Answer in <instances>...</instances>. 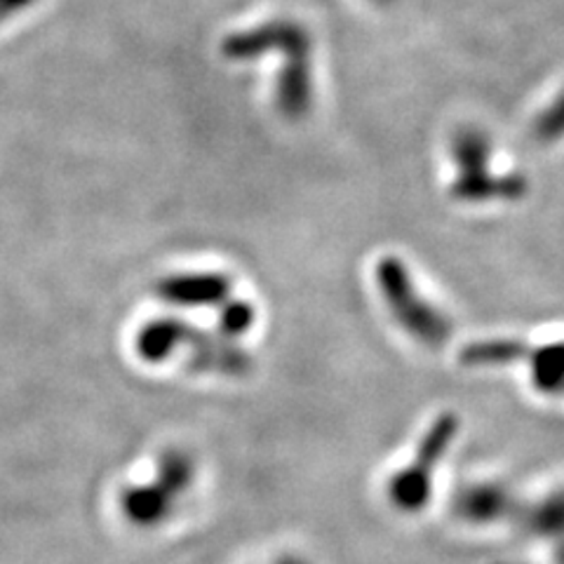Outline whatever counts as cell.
<instances>
[{
  "instance_id": "cell-12",
  "label": "cell",
  "mask_w": 564,
  "mask_h": 564,
  "mask_svg": "<svg viewBox=\"0 0 564 564\" xmlns=\"http://www.w3.org/2000/svg\"><path fill=\"white\" fill-rule=\"evenodd\" d=\"M252 323H254V308L250 304L231 302L226 306L221 325L228 334H234V337H236V334H242V332L250 329Z\"/></svg>"
},
{
  "instance_id": "cell-5",
  "label": "cell",
  "mask_w": 564,
  "mask_h": 564,
  "mask_svg": "<svg viewBox=\"0 0 564 564\" xmlns=\"http://www.w3.org/2000/svg\"><path fill=\"white\" fill-rule=\"evenodd\" d=\"M529 379L541 395L564 398V339L529 348Z\"/></svg>"
},
{
  "instance_id": "cell-9",
  "label": "cell",
  "mask_w": 564,
  "mask_h": 564,
  "mask_svg": "<svg viewBox=\"0 0 564 564\" xmlns=\"http://www.w3.org/2000/svg\"><path fill=\"white\" fill-rule=\"evenodd\" d=\"M449 155L458 174L489 170L491 163V139L478 128H464L454 132Z\"/></svg>"
},
{
  "instance_id": "cell-13",
  "label": "cell",
  "mask_w": 564,
  "mask_h": 564,
  "mask_svg": "<svg viewBox=\"0 0 564 564\" xmlns=\"http://www.w3.org/2000/svg\"><path fill=\"white\" fill-rule=\"evenodd\" d=\"M275 564H308L306 560H302V557H294V555H285V557H280Z\"/></svg>"
},
{
  "instance_id": "cell-6",
  "label": "cell",
  "mask_w": 564,
  "mask_h": 564,
  "mask_svg": "<svg viewBox=\"0 0 564 564\" xmlns=\"http://www.w3.org/2000/svg\"><path fill=\"white\" fill-rule=\"evenodd\" d=\"M529 356V346L522 339L497 337L470 341L458 350V362L464 367H508L524 362Z\"/></svg>"
},
{
  "instance_id": "cell-14",
  "label": "cell",
  "mask_w": 564,
  "mask_h": 564,
  "mask_svg": "<svg viewBox=\"0 0 564 564\" xmlns=\"http://www.w3.org/2000/svg\"><path fill=\"white\" fill-rule=\"evenodd\" d=\"M557 564H564V543H560V549H557Z\"/></svg>"
},
{
  "instance_id": "cell-3",
  "label": "cell",
  "mask_w": 564,
  "mask_h": 564,
  "mask_svg": "<svg viewBox=\"0 0 564 564\" xmlns=\"http://www.w3.org/2000/svg\"><path fill=\"white\" fill-rule=\"evenodd\" d=\"M529 182L522 174H497L491 170L458 174L449 186V196L458 203H494L520 200L527 196Z\"/></svg>"
},
{
  "instance_id": "cell-1",
  "label": "cell",
  "mask_w": 564,
  "mask_h": 564,
  "mask_svg": "<svg viewBox=\"0 0 564 564\" xmlns=\"http://www.w3.org/2000/svg\"><path fill=\"white\" fill-rule=\"evenodd\" d=\"M375 278L386 308L414 341L426 348H443L449 341L454 332L449 317L416 290L410 269L400 257H381Z\"/></svg>"
},
{
  "instance_id": "cell-7",
  "label": "cell",
  "mask_w": 564,
  "mask_h": 564,
  "mask_svg": "<svg viewBox=\"0 0 564 564\" xmlns=\"http://www.w3.org/2000/svg\"><path fill=\"white\" fill-rule=\"evenodd\" d=\"M174 494L161 482L134 487L122 494V513L139 527H153L172 510Z\"/></svg>"
},
{
  "instance_id": "cell-4",
  "label": "cell",
  "mask_w": 564,
  "mask_h": 564,
  "mask_svg": "<svg viewBox=\"0 0 564 564\" xmlns=\"http://www.w3.org/2000/svg\"><path fill=\"white\" fill-rule=\"evenodd\" d=\"M458 426H462V423H458V416L454 412L440 414L426 429V433H423V437L419 440L416 456L410 466L426 475V478H435V468L445 458L447 449L454 445V440L458 435Z\"/></svg>"
},
{
  "instance_id": "cell-2",
  "label": "cell",
  "mask_w": 564,
  "mask_h": 564,
  "mask_svg": "<svg viewBox=\"0 0 564 564\" xmlns=\"http://www.w3.org/2000/svg\"><path fill=\"white\" fill-rule=\"evenodd\" d=\"M452 508L458 520L470 524H489L520 513L513 491L497 482H478L464 487L454 497Z\"/></svg>"
},
{
  "instance_id": "cell-8",
  "label": "cell",
  "mask_w": 564,
  "mask_h": 564,
  "mask_svg": "<svg viewBox=\"0 0 564 564\" xmlns=\"http://www.w3.org/2000/svg\"><path fill=\"white\" fill-rule=\"evenodd\" d=\"M228 280L219 275H184V278H174L165 280L161 292L172 299L176 304H217L221 299L228 296Z\"/></svg>"
},
{
  "instance_id": "cell-11",
  "label": "cell",
  "mask_w": 564,
  "mask_h": 564,
  "mask_svg": "<svg viewBox=\"0 0 564 564\" xmlns=\"http://www.w3.org/2000/svg\"><path fill=\"white\" fill-rule=\"evenodd\" d=\"M536 137L541 141H557L564 137V95L557 97L536 120Z\"/></svg>"
},
{
  "instance_id": "cell-10",
  "label": "cell",
  "mask_w": 564,
  "mask_h": 564,
  "mask_svg": "<svg viewBox=\"0 0 564 564\" xmlns=\"http://www.w3.org/2000/svg\"><path fill=\"white\" fill-rule=\"evenodd\" d=\"M520 522L529 534L543 539L564 536V491L551 494L529 508H520Z\"/></svg>"
}]
</instances>
